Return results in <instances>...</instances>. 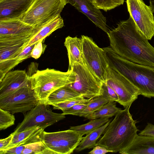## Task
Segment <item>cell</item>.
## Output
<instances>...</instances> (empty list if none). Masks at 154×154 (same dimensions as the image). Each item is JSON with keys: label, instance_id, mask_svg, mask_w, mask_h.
I'll use <instances>...</instances> for the list:
<instances>
[{"label": "cell", "instance_id": "52a82bcc", "mask_svg": "<svg viewBox=\"0 0 154 154\" xmlns=\"http://www.w3.org/2000/svg\"><path fill=\"white\" fill-rule=\"evenodd\" d=\"M84 65L103 83H105L109 63L105 51L91 38L82 35Z\"/></svg>", "mask_w": 154, "mask_h": 154}, {"label": "cell", "instance_id": "8992f818", "mask_svg": "<svg viewBox=\"0 0 154 154\" xmlns=\"http://www.w3.org/2000/svg\"><path fill=\"white\" fill-rule=\"evenodd\" d=\"M67 0H34L21 19L34 26H41L60 15Z\"/></svg>", "mask_w": 154, "mask_h": 154}, {"label": "cell", "instance_id": "d6986e66", "mask_svg": "<svg viewBox=\"0 0 154 154\" xmlns=\"http://www.w3.org/2000/svg\"><path fill=\"white\" fill-rule=\"evenodd\" d=\"M64 26L63 20L60 15L54 17L44 25L33 38L27 44L26 47L34 45L40 40H44L54 32L62 28Z\"/></svg>", "mask_w": 154, "mask_h": 154}, {"label": "cell", "instance_id": "44dd1931", "mask_svg": "<svg viewBox=\"0 0 154 154\" xmlns=\"http://www.w3.org/2000/svg\"><path fill=\"white\" fill-rule=\"evenodd\" d=\"M111 119L101 127L91 131L83 137L75 150L79 152L86 149L94 147L97 145V141L111 122Z\"/></svg>", "mask_w": 154, "mask_h": 154}, {"label": "cell", "instance_id": "ba28073f", "mask_svg": "<svg viewBox=\"0 0 154 154\" xmlns=\"http://www.w3.org/2000/svg\"><path fill=\"white\" fill-rule=\"evenodd\" d=\"M45 103L40 102L33 108L28 111L23 121L15 129L14 133L38 127L44 130L65 118L63 113L53 112Z\"/></svg>", "mask_w": 154, "mask_h": 154}, {"label": "cell", "instance_id": "30bf717a", "mask_svg": "<svg viewBox=\"0 0 154 154\" xmlns=\"http://www.w3.org/2000/svg\"><path fill=\"white\" fill-rule=\"evenodd\" d=\"M40 102L31 86L22 87L0 98V108L12 114L24 113Z\"/></svg>", "mask_w": 154, "mask_h": 154}, {"label": "cell", "instance_id": "9a60e30c", "mask_svg": "<svg viewBox=\"0 0 154 154\" xmlns=\"http://www.w3.org/2000/svg\"><path fill=\"white\" fill-rule=\"evenodd\" d=\"M79 11L85 14L97 27L107 34L109 30L106 24V19L100 9L88 0H67Z\"/></svg>", "mask_w": 154, "mask_h": 154}, {"label": "cell", "instance_id": "8d00e7d4", "mask_svg": "<svg viewBox=\"0 0 154 154\" xmlns=\"http://www.w3.org/2000/svg\"><path fill=\"white\" fill-rule=\"evenodd\" d=\"M12 133L6 138L0 140V152L4 150L11 141L13 137Z\"/></svg>", "mask_w": 154, "mask_h": 154}, {"label": "cell", "instance_id": "74e56055", "mask_svg": "<svg viewBox=\"0 0 154 154\" xmlns=\"http://www.w3.org/2000/svg\"><path fill=\"white\" fill-rule=\"evenodd\" d=\"M108 152H112L104 147L97 145L88 153L91 154H104Z\"/></svg>", "mask_w": 154, "mask_h": 154}, {"label": "cell", "instance_id": "9c48e42d", "mask_svg": "<svg viewBox=\"0 0 154 154\" xmlns=\"http://www.w3.org/2000/svg\"><path fill=\"white\" fill-rule=\"evenodd\" d=\"M72 69L76 74L75 80L69 86L85 98L91 99L102 95L103 83L85 66L75 63Z\"/></svg>", "mask_w": 154, "mask_h": 154}, {"label": "cell", "instance_id": "3957f363", "mask_svg": "<svg viewBox=\"0 0 154 154\" xmlns=\"http://www.w3.org/2000/svg\"><path fill=\"white\" fill-rule=\"evenodd\" d=\"M130 107L119 111L106 128L97 145L104 147L112 152L121 151L133 142L139 130L129 112Z\"/></svg>", "mask_w": 154, "mask_h": 154}, {"label": "cell", "instance_id": "4316f807", "mask_svg": "<svg viewBox=\"0 0 154 154\" xmlns=\"http://www.w3.org/2000/svg\"><path fill=\"white\" fill-rule=\"evenodd\" d=\"M109 101L102 95L93 98L87 103V106L79 116L86 118L88 115L99 110Z\"/></svg>", "mask_w": 154, "mask_h": 154}, {"label": "cell", "instance_id": "cb8c5ba5", "mask_svg": "<svg viewBox=\"0 0 154 154\" xmlns=\"http://www.w3.org/2000/svg\"><path fill=\"white\" fill-rule=\"evenodd\" d=\"M109 120V118L108 117H102L92 119L84 124L71 126L70 129L75 130L83 136L103 126Z\"/></svg>", "mask_w": 154, "mask_h": 154}, {"label": "cell", "instance_id": "836d02e7", "mask_svg": "<svg viewBox=\"0 0 154 154\" xmlns=\"http://www.w3.org/2000/svg\"><path fill=\"white\" fill-rule=\"evenodd\" d=\"M87 103L76 104L68 109L63 110H62L63 114L65 115H72L79 116L87 106Z\"/></svg>", "mask_w": 154, "mask_h": 154}, {"label": "cell", "instance_id": "e0dca14e", "mask_svg": "<svg viewBox=\"0 0 154 154\" xmlns=\"http://www.w3.org/2000/svg\"><path fill=\"white\" fill-rule=\"evenodd\" d=\"M56 135L60 145L64 154L72 153L83 138L82 135L75 130H67L55 132Z\"/></svg>", "mask_w": 154, "mask_h": 154}, {"label": "cell", "instance_id": "ac0fdd59", "mask_svg": "<svg viewBox=\"0 0 154 154\" xmlns=\"http://www.w3.org/2000/svg\"><path fill=\"white\" fill-rule=\"evenodd\" d=\"M64 45L67 49L69 59V65L68 70H72L75 63H78L84 65L81 38L68 36L65 39Z\"/></svg>", "mask_w": 154, "mask_h": 154}, {"label": "cell", "instance_id": "277c9868", "mask_svg": "<svg viewBox=\"0 0 154 154\" xmlns=\"http://www.w3.org/2000/svg\"><path fill=\"white\" fill-rule=\"evenodd\" d=\"M76 75L72 69L66 72L48 68L37 70L30 76V86L40 102L45 103L55 91L74 83Z\"/></svg>", "mask_w": 154, "mask_h": 154}, {"label": "cell", "instance_id": "f546056e", "mask_svg": "<svg viewBox=\"0 0 154 154\" xmlns=\"http://www.w3.org/2000/svg\"><path fill=\"white\" fill-rule=\"evenodd\" d=\"M96 8L105 12L123 5L124 0H88Z\"/></svg>", "mask_w": 154, "mask_h": 154}, {"label": "cell", "instance_id": "7c38bea8", "mask_svg": "<svg viewBox=\"0 0 154 154\" xmlns=\"http://www.w3.org/2000/svg\"><path fill=\"white\" fill-rule=\"evenodd\" d=\"M128 10L137 26L148 40L154 36V16L151 7L143 0H126Z\"/></svg>", "mask_w": 154, "mask_h": 154}, {"label": "cell", "instance_id": "d4e9b609", "mask_svg": "<svg viewBox=\"0 0 154 154\" xmlns=\"http://www.w3.org/2000/svg\"><path fill=\"white\" fill-rule=\"evenodd\" d=\"M27 43L0 48V63L7 62L19 55L26 48Z\"/></svg>", "mask_w": 154, "mask_h": 154}, {"label": "cell", "instance_id": "5bb4252c", "mask_svg": "<svg viewBox=\"0 0 154 154\" xmlns=\"http://www.w3.org/2000/svg\"><path fill=\"white\" fill-rule=\"evenodd\" d=\"M34 0H0V21L21 19Z\"/></svg>", "mask_w": 154, "mask_h": 154}, {"label": "cell", "instance_id": "603a6c76", "mask_svg": "<svg viewBox=\"0 0 154 154\" xmlns=\"http://www.w3.org/2000/svg\"><path fill=\"white\" fill-rule=\"evenodd\" d=\"M122 109L116 106V102L109 101L99 110L87 116L88 119H94L102 117L110 118L115 115Z\"/></svg>", "mask_w": 154, "mask_h": 154}, {"label": "cell", "instance_id": "7a4b0ae2", "mask_svg": "<svg viewBox=\"0 0 154 154\" xmlns=\"http://www.w3.org/2000/svg\"><path fill=\"white\" fill-rule=\"evenodd\" d=\"M109 66L126 78L140 95L154 97V68L131 62L119 56L110 47L103 48Z\"/></svg>", "mask_w": 154, "mask_h": 154}, {"label": "cell", "instance_id": "4dcf8cb0", "mask_svg": "<svg viewBox=\"0 0 154 154\" xmlns=\"http://www.w3.org/2000/svg\"><path fill=\"white\" fill-rule=\"evenodd\" d=\"M91 99L84 98L82 95L73 97L65 101L53 104V109L61 110L68 109L73 106L88 103Z\"/></svg>", "mask_w": 154, "mask_h": 154}, {"label": "cell", "instance_id": "4fadbf2b", "mask_svg": "<svg viewBox=\"0 0 154 154\" xmlns=\"http://www.w3.org/2000/svg\"><path fill=\"white\" fill-rule=\"evenodd\" d=\"M30 85V76L24 70L8 72L0 81V98L23 87Z\"/></svg>", "mask_w": 154, "mask_h": 154}, {"label": "cell", "instance_id": "6da1fadb", "mask_svg": "<svg viewBox=\"0 0 154 154\" xmlns=\"http://www.w3.org/2000/svg\"><path fill=\"white\" fill-rule=\"evenodd\" d=\"M110 47L121 57L154 68V47L141 33L132 18L120 21L107 33Z\"/></svg>", "mask_w": 154, "mask_h": 154}, {"label": "cell", "instance_id": "d6a6232c", "mask_svg": "<svg viewBox=\"0 0 154 154\" xmlns=\"http://www.w3.org/2000/svg\"><path fill=\"white\" fill-rule=\"evenodd\" d=\"M102 95L109 101L119 102V98L116 93L106 83H103Z\"/></svg>", "mask_w": 154, "mask_h": 154}, {"label": "cell", "instance_id": "2e32d148", "mask_svg": "<svg viewBox=\"0 0 154 154\" xmlns=\"http://www.w3.org/2000/svg\"><path fill=\"white\" fill-rule=\"evenodd\" d=\"M119 153L122 154H154V137L137 134L132 143Z\"/></svg>", "mask_w": 154, "mask_h": 154}, {"label": "cell", "instance_id": "e575fe53", "mask_svg": "<svg viewBox=\"0 0 154 154\" xmlns=\"http://www.w3.org/2000/svg\"><path fill=\"white\" fill-rule=\"evenodd\" d=\"M43 40H40L35 44L31 53V57L37 59L43 53L45 49H44L42 45Z\"/></svg>", "mask_w": 154, "mask_h": 154}, {"label": "cell", "instance_id": "8fae6325", "mask_svg": "<svg viewBox=\"0 0 154 154\" xmlns=\"http://www.w3.org/2000/svg\"><path fill=\"white\" fill-rule=\"evenodd\" d=\"M105 83L116 92L119 98L118 103L125 108L130 107L140 95L139 90L126 78L109 66Z\"/></svg>", "mask_w": 154, "mask_h": 154}, {"label": "cell", "instance_id": "d590c367", "mask_svg": "<svg viewBox=\"0 0 154 154\" xmlns=\"http://www.w3.org/2000/svg\"><path fill=\"white\" fill-rule=\"evenodd\" d=\"M138 135L154 137V125L148 123L144 129L141 131Z\"/></svg>", "mask_w": 154, "mask_h": 154}, {"label": "cell", "instance_id": "5b68a950", "mask_svg": "<svg viewBox=\"0 0 154 154\" xmlns=\"http://www.w3.org/2000/svg\"><path fill=\"white\" fill-rule=\"evenodd\" d=\"M43 26H34L21 19L0 21V48L28 43Z\"/></svg>", "mask_w": 154, "mask_h": 154}, {"label": "cell", "instance_id": "f1b7e54d", "mask_svg": "<svg viewBox=\"0 0 154 154\" xmlns=\"http://www.w3.org/2000/svg\"><path fill=\"white\" fill-rule=\"evenodd\" d=\"M55 154V153L48 149L42 141L33 142L26 146L22 154Z\"/></svg>", "mask_w": 154, "mask_h": 154}, {"label": "cell", "instance_id": "1f68e13d", "mask_svg": "<svg viewBox=\"0 0 154 154\" xmlns=\"http://www.w3.org/2000/svg\"><path fill=\"white\" fill-rule=\"evenodd\" d=\"M15 119L13 114L0 108V130H4L13 125Z\"/></svg>", "mask_w": 154, "mask_h": 154}, {"label": "cell", "instance_id": "83f0119b", "mask_svg": "<svg viewBox=\"0 0 154 154\" xmlns=\"http://www.w3.org/2000/svg\"><path fill=\"white\" fill-rule=\"evenodd\" d=\"M42 141L46 146L55 154H64L58 143L55 132H47L44 131Z\"/></svg>", "mask_w": 154, "mask_h": 154}, {"label": "cell", "instance_id": "ffe728a7", "mask_svg": "<svg viewBox=\"0 0 154 154\" xmlns=\"http://www.w3.org/2000/svg\"><path fill=\"white\" fill-rule=\"evenodd\" d=\"M80 95L67 85L60 88L53 92L49 95L45 103L52 105Z\"/></svg>", "mask_w": 154, "mask_h": 154}, {"label": "cell", "instance_id": "484cf974", "mask_svg": "<svg viewBox=\"0 0 154 154\" xmlns=\"http://www.w3.org/2000/svg\"><path fill=\"white\" fill-rule=\"evenodd\" d=\"M40 129L41 128L38 127H36L20 132H13L14 136L11 142L4 150L0 152V154H3L5 151L16 146L20 143L34 134Z\"/></svg>", "mask_w": 154, "mask_h": 154}, {"label": "cell", "instance_id": "7402d4cb", "mask_svg": "<svg viewBox=\"0 0 154 154\" xmlns=\"http://www.w3.org/2000/svg\"><path fill=\"white\" fill-rule=\"evenodd\" d=\"M35 44L27 47L19 55L14 58L5 62L0 63V81L7 73L13 68L31 57V53Z\"/></svg>", "mask_w": 154, "mask_h": 154}, {"label": "cell", "instance_id": "f35d334b", "mask_svg": "<svg viewBox=\"0 0 154 154\" xmlns=\"http://www.w3.org/2000/svg\"><path fill=\"white\" fill-rule=\"evenodd\" d=\"M150 6L154 12V0H149Z\"/></svg>", "mask_w": 154, "mask_h": 154}]
</instances>
